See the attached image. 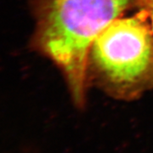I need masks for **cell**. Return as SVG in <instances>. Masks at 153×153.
<instances>
[{
    "label": "cell",
    "mask_w": 153,
    "mask_h": 153,
    "mask_svg": "<svg viewBox=\"0 0 153 153\" xmlns=\"http://www.w3.org/2000/svg\"><path fill=\"white\" fill-rule=\"evenodd\" d=\"M148 0H31L34 28L30 48L60 71L77 109L87 104V56L95 37L130 10H146Z\"/></svg>",
    "instance_id": "6da1fadb"
},
{
    "label": "cell",
    "mask_w": 153,
    "mask_h": 153,
    "mask_svg": "<svg viewBox=\"0 0 153 153\" xmlns=\"http://www.w3.org/2000/svg\"><path fill=\"white\" fill-rule=\"evenodd\" d=\"M146 10L147 12L148 18H149L150 24H151V27H152L153 32V0H148L147 6H146Z\"/></svg>",
    "instance_id": "3957f363"
},
{
    "label": "cell",
    "mask_w": 153,
    "mask_h": 153,
    "mask_svg": "<svg viewBox=\"0 0 153 153\" xmlns=\"http://www.w3.org/2000/svg\"><path fill=\"white\" fill-rule=\"evenodd\" d=\"M86 73L95 87L117 100L132 101L153 90V32L147 12L119 17L89 47Z\"/></svg>",
    "instance_id": "7a4b0ae2"
}]
</instances>
